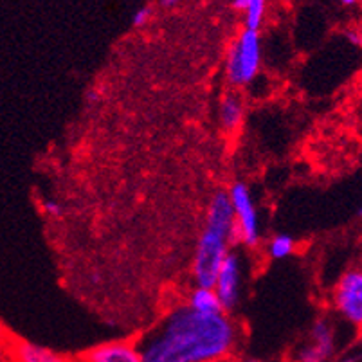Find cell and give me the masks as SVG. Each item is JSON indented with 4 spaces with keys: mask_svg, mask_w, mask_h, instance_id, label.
<instances>
[{
    "mask_svg": "<svg viewBox=\"0 0 362 362\" xmlns=\"http://www.w3.org/2000/svg\"><path fill=\"white\" fill-rule=\"evenodd\" d=\"M143 362H208L235 359L242 328L229 312L202 314L186 303L171 308L136 341Z\"/></svg>",
    "mask_w": 362,
    "mask_h": 362,
    "instance_id": "obj_1",
    "label": "cell"
},
{
    "mask_svg": "<svg viewBox=\"0 0 362 362\" xmlns=\"http://www.w3.org/2000/svg\"><path fill=\"white\" fill-rule=\"evenodd\" d=\"M236 242V224L229 196L227 193H217L209 204L204 229L193 258V280L196 287H213L218 267L231 251V245Z\"/></svg>",
    "mask_w": 362,
    "mask_h": 362,
    "instance_id": "obj_2",
    "label": "cell"
},
{
    "mask_svg": "<svg viewBox=\"0 0 362 362\" xmlns=\"http://www.w3.org/2000/svg\"><path fill=\"white\" fill-rule=\"evenodd\" d=\"M261 42L258 31L243 29L227 55V78L233 85H247L260 73Z\"/></svg>",
    "mask_w": 362,
    "mask_h": 362,
    "instance_id": "obj_3",
    "label": "cell"
},
{
    "mask_svg": "<svg viewBox=\"0 0 362 362\" xmlns=\"http://www.w3.org/2000/svg\"><path fill=\"white\" fill-rule=\"evenodd\" d=\"M227 196L235 215L236 240L247 247H256L260 243V217L251 189L243 182H236L231 186Z\"/></svg>",
    "mask_w": 362,
    "mask_h": 362,
    "instance_id": "obj_4",
    "label": "cell"
},
{
    "mask_svg": "<svg viewBox=\"0 0 362 362\" xmlns=\"http://www.w3.org/2000/svg\"><path fill=\"white\" fill-rule=\"evenodd\" d=\"M243 289V263L236 252L229 251L220 263L213 282V290L217 292L224 312L235 310L238 307Z\"/></svg>",
    "mask_w": 362,
    "mask_h": 362,
    "instance_id": "obj_5",
    "label": "cell"
},
{
    "mask_svg": "<svg viewBox=\"0 0 362 362\" xmlns=\"http://www.w3.org/2000/svg\"><path fill=\"white\" fill-rule=\"evenodd\" d=\"M333 305L337 314L354 326L362 323V273L361 268H349L333 290Z\"/></svg>",
    "mask_w": 362,
    "mask_h": 362,
    "instance_id": "obj_6",
    "label": "cell"
},
{
    "mask_svg": "<svg viewBox=\"0 0 362 362\" xmlns=\"http://www.w3.org/2000/svg\"><path fill=\"white\" fill-rule=\"evenodd\" d=\"M337 341L333 324L326 317H321L310 328L308 339L296 349L294 362H330L335 355Z\"/></svg>",
    "mask_w": 362,
    "mask_h": 362,
    "instance_id": "obj_7",
    "label": "cell"
},
{
    "mask_svg": "<svg viewBox=\"0 0 362 362\" xmlns=\"http://www.w3.org/2000/svg\"><path fill=\"white\" fill-rule=\"evenodd\" d=\"M81 362H143L137 342L130 339L107 341L83 354Z\"/></svg>",
    "mask_w": 362,
    "mask_h": 362,
    "instance_id": "obj_8",
    "label": "cell"
},
{
    "mask_svg": "<svg viewBox=\"0 0 362 362\" xmlns=\"http://www.w3.org/2000/svg\"><path fill=\"white\" fill-rule=\"evenodd\" d=\"M11 361L13 362H71L65 355L45 346L29 341L11 342Z\"/></svg>",
    "mask_w": 362,
    "mask_h": 362,
    "instance_id": "obj_9",
    "label": "cell"
},
{
    "mask_svg": "<svg viewBox=\"0 0 362 362\" xmlns=\"http://www.w3.org/2000/svg\"><path fill=\"white\" fill-rule=\"evenodd\" d=\"M218 117H220V124L226 132H236L243 121V105L240 98H236L235 94H227L222 99Z\"/></svg>",
    "mask_w": 362,
    "mask_h": 362,
    "instance_id": "obj_10",
    "label": "cell"
},
{
    "mask_svg": "<svg viewBox=\"0 0 362 362\" xmlns=\"http://www.w3.org/2000/svg\"><path fill=\"white\" fill-rule=\"evenodd\" d=\"M189 308L196 312H202V314H217V312H224L220 301H218L217 292L213 290V287H195L191 294L188 296V301H186Z\"/></svg>",
    "mask_w": 362,
    "mask_h": 362,
    "instance_id": "obj_11",
    "label": "cell"
},
{
    "mask_svg": "<svg viewBox=\"0 0 362 362\" xmlns=\"http://www.w3.org/2000/svg\"><path fill=\"white\" fill-rule=\"evenodd\" d=\"M265 13H267V0H249L247 8L243 9L245 29H260L261 24H263Z\"/></svg>",
    "mask_w": 362,
    "mask_h": 362,
    "instance_id": "obj_12",
    "label": "cell"
},
{
    "mask_svg": "<svg viewBox=\"0 0 362 362\" xmlns=\"http://www.w3.org/2000/svg\"><path fill=\"white\" fill-rule=\"evenodd\" d=\"M296 249V240L290 235H276L268 242L267 252L273 260H285Z\"/></svg>",
    "mask_w": 362,
    "mask_h": 362,
    "instance_id": "obj_13",
    "label": "cell"
},
{
    "mask_svg": "<svg viewBox=\"0 0 362 362\" xmlns=\"http://www.w3.org/2000/svg\"><path fill=\"white\" fill-rule=\"evenodd\" d=\"M0 362H13L11 361V341L2 326H0Z\"/></svg>",
    "mask_w": 362,
    "mask_h": 362,
    "instance_id": "obj_14",
    "label": "cell"
},
{
    "mask_svg": "<svg viewBox=\"0 0 362 362\" xmlns=\"http://www.w3.org/2000/svg\"><path fill=\"white\" fill-rule=\"evenodd\" d=\"M150 18H152V9H150V6H143V8L137 9L136 15H133L132 24L136 27H143L148 24Z\"/></svg>",
    "mask_w": 362,
    "mask_h": 362,
    "instance_id": "obj_15",
    "label": "cell"
},
{
    "mask_svg": "<svg viewBox=\"0 0 362 362\" xmlns=\"http://www.w3.org/2000/svg\"><path fill=\"white\" fill-rule=\"evenodd\" d=\"M43 211L49 215V217H60L61 215V205L56 201H45L42 204Z\"/></svg>",
    "mask_w": 362,
    "mask_h": 362,
    "instance_id": "obj_16",
    "label": "cell"
},
{
    "mask_svg": "<svg viewBox=\"0 0 362 362\" xmlns=\"http://www.w3.org/2000/svg\"><path fill=\"white\" fill-rule=\"evenodd\" d=\"M345 36L349 43H354V45H361V33H359L357 29L345 31Z\"/></svg>",
    "mask_w": 362,
    "mask_h": 362,
    "instance_id": "obj_17",
    "label": "cell"
},
{
    "mask_svg": "<svg viewBox=\"0 0 362 362\" xmlns=\"http://www.w3.org/2000/svg\"><path fill=\"white\" fill-rule=\"evenodd\" d=\"M247 4H249V0H233L235 9H238V11H242V13H243V9L247 8Z\"/></svg>",
    "mask_w": 362,
    "mask_h": 362,
    "instance_id": "obj_18",
    "label": "cell"
},
{
    "mask_svg": "<svg viewBox=\"0 0 362 362\" xmlns=\"http://www.w3.org/2000/svg\"><path fill=\"white\" fill-rule=\"evenodd\" d=\"M337 362H359V355L355 354V355H352V357H342V359H339Z\"/></svg>",
    "mask_w": 362,
    "mask_h": 362,
    "instance_id": "obj_19",
    "label": "cell"
},
{
    "mask_svg": "<svg viewBox=\"0 0 362 362\" xmlns=\"http://www.w3.org/2000/svg\"><path fill=\"white\" fill-rule=\"evenodd\" d=\"M342 6H346V8H352V6L357 4V0H339Z\"/></svg>",
    "mask_w": 362,
    "mask_h": 362,
    "instance_id": "obj_20",
    "label": "cell"
},
{
    "mask_svg": "<svg viewBox=\"0 0 362 362\" xmlns=\"http://www.w3.org/2000/svg\"><path fill=\"white\" fill-rule=\"evenodd\" d=\"M179 2V0H161L162 6H166V8H171V6H175Z\"/></svg>",
    "mask_w": 362,
    "mask_h": 362,
    "instance_id": "obj_21",
    "label": "cell"
},
{
    "mask_svg": "<svg viewBox=\"0 0 362 362\" xmlns=\"http://www.w3.org/2000/svg\"><path fill=\"white\" fill-rule=\"evenodd\" d=\"M208 362H236L235 359H217V361H208Z\"/></svg>",
    "mask_w": 362,
    "mask_h": 362,
    "instance_id": "obj_22",
    "label": "cell"
},
{
    "mask_svg": "<svg viewBox=\"0 0 362 362\" xmlns=\"http://www.w3.org/2000/svg\"><path fill=\"white\" fill-rule=\"evenodd\" d=\"M242 362H263V361H258V359H245V361Z\"/></svg>",
    "mask_w": 362,
    "mask_h": 362,
    "instance_id": "obj_23",
    "label": "cell"
}]
</instances>
